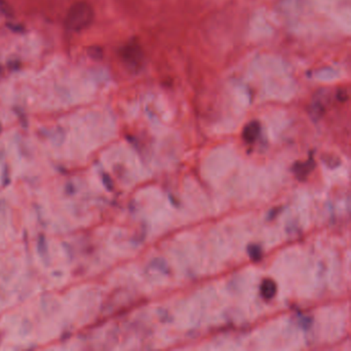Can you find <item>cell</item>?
<instances>
[{"label":"cell","instance_id":"6da1fadb","mask_svg":"<svg viewBox=\"0 0 351 351\" xmlns=\"http://www.w3.org/2000/svg\"><path fill=\"white\" fill-rule=\"evenodd\" d=\"M94 16V10L90 3L77 1L67 12L65 26L71 32H83L93 23Z\"/></svg>","mask_w":351,"mask_h":351},{"label":"cell","instance_id":"7a4b0ae2","mask_svg":"<svg viewBox=\"0 0 351 351\" xmlns=\"http://www.w3.org/2000/svg\"><path fill=\"white\" fill-rule=\"evenodd\" d=\"M120 57L125 67L130 73H137L143 69L145 55L137 43H129L120 50Z\"/></svg>","mask_w":351,"mask_h":351},{"label":"cell","instance_id":"3957f363","mask_svg":"<svg viewBox=\"0 0 351 351\" xmlns=\"http://www.w3.org/2000/svg\"><path fill=\"white\" fill-rule=\"evenodd\" d=\"M261 132V126L258 122H250L243 129V139L246 143H252L256 141Z\"/></svg>","mask_w":351,"mask_h":351},{"label":"cell","instance_id":"277c9868","mask_svg":"<svg viewBox=\"0 0 351 351\" xmlns=\"http://www.w3.org/2000/svg\"><path fill=\"white\" fill-rule=\"evenodd\" d=\"M277 285L274 281L271 279H266L263 281L262 285H261V293L265 299H272L275 295H276Z\"/></svg>","mask_w":351,"mask_h":351},{"label":"cell","instance_id":"5b68a950","mask_svg":"<svg viewBox=\"0 0 351 351\" xmlns=\"http://www.w3.org/2000/svg\"><path fill=\"white\" fill-rule=\"evenodd\" d=\"M313 165V160H309V161H307V163L297 164L295 168H293V171L297 174L298 178L302 180V178H306L308 173L311 171Z\"/></svg>","mask_w":351,"mask_h":351},{"label":"cell","instance_id":"8992f818","mask_svg":"<svg viewBox=\"0 0 351 351\" xmlns=\"http://www.w3.org/2000/svg\"><path fill=\"white\" fill-rule=\"evenodd\" d=\"M248 254H250V258L252 261L258 262V261L262 258V250H261L260 246L252 244V245L248 247Z\"/></svg>","mask_w":351,"mask_h":351},{"label":"cell","instance_id":"52a82bcc","mask_svg":"<svg viewBox=\"0 0 351 351\" xmlns=\"http://www.w3.org/2000/svg\"><path fill=\"white\" fill-rule=\"evenodd\" d=\"M87 53L90 58L93 59V60H101L102 55H104L102 49L96 46L90 47V48L88 49Z\"/></svg>","mask_w":351,"mask_h":351},{"label":"cell","instance_id":"ba28073f","mask_svg":"<svg viewBox=\"0 0 351 351\" xmlns=\"http://www.w3.org/2000/svg\"><path fill=\"white\" fill-rule=\"evenodd\" d=\"M0 11L3 12V13L7 16H12V14H13L11 7L8 5L5 0H0Z\"/></svg>","mask_w":351,"mask_h":351},{"label":"cell","instance_id":"9c48e42d","mask_svg":"<svg viewBox=\"0 0 351 351\" xmlns=\"http://www.w3.org/2000/svg\"><path fill=\"white\" fill-rule=\"evenodd\" d=\"M9 29L13 30L14 32H23L24 27L22 25H15V24H8Z\"/></svg>","mask_w":351,"mask_h":351},{"label":"cell","instance_id":"30bf717a","mask_svg":"<svg viewBox=\"0 0 351 351\" xmlns=\"http://www.w3.org/2000/svg\"><path fill=\"white\" fill-rule=\"evenodd\" d=\"M104 184H106V188L110 189V190H112V186H114V184H112V180H110V176H106V174H104Z\"/></svg>","mask_w":351,"mask_h":351},{"label":"cell","instance_id":"8fae6325","mask_svg":"<svg viewBox=\"0 0 351 351\" xmlns=\"http://www.w3.org/2000/svg\"><path fill=\"white\" fill-rule=\"evenodd\" d=\"M0 132H1V125H0Z\"/></svg>","mask_w":351,"mask_h":351}]
</instances>
